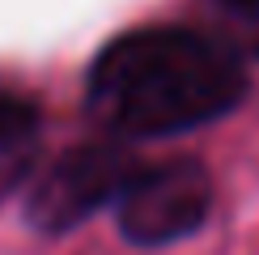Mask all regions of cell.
<instances>
[{
  "label": "cell",
  "instance_id": "cell-1",
  "mask_svg": "<svg viewBox=\"0 0 259 255\" xmlns=\"http://www.w3.org/2000/svg\"><path fill=\"white\" fill-rule=\"evenodd\" d=\"M246 68L221 38L183 26H145L106 42L85 77L90 115L119 141H161L230 115Z\"/></svg>",
  "mask_w": 259,
  "mask_h": 255
},
{
  "label": "cell",
  "instance_id": "cell-2",
  "mask_svg": "<svg viewBox=\"0 0 259 255\" xmlns=\"http://www.w3.org/2000/svg\"><path fill=\"white\" fill-rule=\"evenodd\" d=\"M136 162L119 141H85L64 149L51 166H42L26 187V221L47 238L72 234L102 208H115L127 183L136 179Z\"/></svg>",
  "mask_w": 259,
  "mask_h": 255
},
{
  "label": "cell",
  "instance_id": "cell-3",
  "mask_svg": "<svg viewBox=\"0 0 259 255\" xmlns=\"http://www.w3.org/2000/svg\"><path fill=\"white\" fill-rule=\"evenodd\" d=\"M212 212V175L196 157L149 162L115 204V226L132 247H170L191 238Z\"/></svg>",
  "mask_w": 259,
  "mask_h": 255
},
{
  "label": "cell",
  "instance_id": "cell-4",
  "mask_svg": "<svg viewBox=\"0 0 259 255\" xmlns=\"http://www.w3.org/2000/svg\"><path fill=\"white\" fill-rule=\"evenodd\" d=\"M38 111L26 98L0 90V196L34 179V157H38Z\"/></svg>",
  "mask_w": 259,
  "mask_h": 255
},
{
  "label": "cell",
  "instance_id": "cell-5",
  "mask_svg": "<svg viewBox=\"0 0 259 255\" xmlns=\"http://www.w3.org/2000/svg\"><path fill=\"white\" fill-rule=\"evenodd\" d=\"M212 21L221 26V42L259 56V0H208Z\"/></svg>",
  "mask_w": 259,
  "mask_h": 255
}]
</instances>
